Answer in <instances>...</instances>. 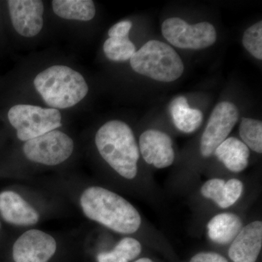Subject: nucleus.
Masks as SVG:
<instances>
[{
  "label": "nucleus",
  "mask_w": 262,
  "mask_h": 262,
  "mask_svg": "<svg viewBox=\"0 0 262 262\" xmlns=\"http://www.w3.org/2000/svg\"><path fill=\"white\" fill-rule=\"evenodd\" d=\"M136 50V46L128 37H110L103 44V52L106 58L113 61L122 62L130 59Z\"/></svg>",
  "instance_id": "obj_21"
},
{
  "label": "nucleus",
  "mask_w": 262,
  "mask_h": 262,
  "mask_svg": "<svg viewBox=\"0 0 262 262\" xmlns=\"http://www.w3.org/2000/svg\"><path fill=\"white\" fill-rule=\"evenodd\" d=\"M80 204L88 218L117 233L134 234L142 226V218L135 207L105 188L91 187L86 189L81 196Z\"/></svg>",
  "instance_id": "obj_1"
},
{
  "label": "nucleus",
  "mask_w": 262,
  "mask_h": 262,
  "mask_svg": "<svg viewBox=\"0 0 262 262\" xmlns=\"http://www.w3.org/2000/svg\"><path fill=\"white\" fill-rule=\"evenodd\" d=\"M130 60L136 73L159 82H173L184 73V63L178 53L171 46L158 40L146 42Z\"/></svg>",
  "instance_id": "obj_4"
},
{
  "label": "nucleus",
  "mask_w": 262,
  "mask_h": 262,
  "mask_svg": "<svg viewBox=\"0 0 262 262\" xmlns=\"http://www.w3.org/2000/svg\"><path fill=\"white\" fill-rule=\"evenodd\" d=\"M12 24L17 32L26 37L37 35L43 27V3L39 0H9Z\"/></svg>",
  "instance_id": "obj_11"
},
{
  "label": "nucleus",
  "mask_w": 262,
  "mask_h": 262,
  "mask_svg": "<svg viewBox=\"0 0 262 262\" xmlns=\"http://www.w3.org/2000/svg\"><path fill=\"white\" fill-rule=\"evenodd\" d=\"M262 248V222L253 221L244 225L228 249L233 262H256Z\"/></svg>",
  "instance_id": "obj_12"
},
{
  "label": "nucleus",
  "mask_w": 262,
  "mask_h": 262,
  "mask_svg": "<svg viewBox=\"0 0 262 262\" xmlns=\"http://www.w3.org/2000/svg\"><path fill=\"white\" fill-rule=\"evenodd\" d=\"M243 45L254 58L262 60V21L246 29L243 37Z\"/></svg>",
  "instance_id": "obj_22"
},
{
  "label": "nucleus",
  "mask_w": 262,
  "mask_h": 262,
  "mask_svg": "<svg viewBox=\"0 0 262 262\" xmlns=\"http://www.w3.org/2000/svg\"><path fill=\"white\" fill-rule=\"evenodd\" d=\"M139 152L147 165L156 169L168 168L175 160L173 141L163 131L149 129L141 134Z\"/></svg>",
  "instance_id": "obj_10"
},
{
  "label": "nucleus",
  "mask_w": 262,
  "mask_h": 262,
  "mask_svg": "<svg viewBox=\"0 0 262 262\" xmlns=\"http://www.w3.org/2000/svg\"><path fill=\"white\" fill-rule=\"evenodd\" d=\"M162 33L172 46L182 49H204L213 46L217 38L214 27L208 22L190 25L179 18L166 19Z\"/></svg>",
  "instance_id": "obj_6"
},
{
  "label": "nucleus",
  "mask_w": 262,
  "mask_h": 262,
  "mask_svg": "<svg viewBox=\"0 0 262 262\" xmlns=\"http://www.w3.org/2000/svg\"><path fill=\"white\" fill-rule=\"evenodd\" d=\"M8 119L20 141H27L61 126V115L56 108L18 104L8 112Z\"/></svg>",
  "instance_id": "obj_5"
},
{
  "label": "nucleus",
  "mask_w": 262,
  "mask_h": 262,
  "mask_svg": "<svg viewBox=\"0 0 262 262\" xmlns=\"http://www.w3.org/2000/svg\"><path fill=\"white\" fill-rule=\"evenodd\" d=\"M189 262H229L220 253L213 251H202L191 258Z\"/></svg>",
  "instance_id": "obj_24"
},
{
  "label": "nucleus",
  "mask_w": 262,
  "mask_h": 262,
  "mask_svg": "<svg viewBox=\"0 0 262 262\" xmlns=\"http://www.w3.org/2000/svg\"><path fill=\"white\" fill-rule=\"evenodd\" d=\"M142 251V246L137 239L125 237L119 241L112 251L100 253L98 262H130L136 259Z\"/></svg>",
  "instance_id": "obj_19"
},
{
  "label": "nucleus",
  "mask_w": 262,
  "mask_h": 262,
  "mask_svg": "<svg viewBox=\"0 0 262 262\" xmlns=\"http://www.w3.org/2000/svg\"><path fill=\"white\" fill-rule=\"evenodd\" d=\"M244 226V221L237 213L222 212L213 215L207 223V237L219 246H229Z\"/></svg>",
  "instance_id": "obj_15"
},
{
  "label": "nucleus",
  "mask_w": 262,
  "mask_h": 262,
  "mask_svg": "<svg viewBox=\"0 0 262 262\" xmlns=\"http://www.w3.org/2000/svg\"><path fill=\"white\" fill-rule=\"evenodd\" d=\"M238 117V110L234 103L224 101L215 106L200 142V152L203 158L213 156L216 148L228 138Z\"/></svg>",
  "instance_id": "obj_8"
},
{
  "label": "nucleus",
  "mask_w": 262,
  "mask_h": 262,
  "mask_svg": "<svg viewBox=\"0 0 262 262\" xmlns=\"http://www.w3.org/2000/svg\"><path fill=\"white\" fill-rule=\"evenodd\" d=\"M0 214L5 222L15 225H34L39 221L37 212L12 191L0 193Z\"/></svg>",
  "instance_id": "obj_14"
},
{
  "label": "nucleus",
  "mask_w": 262,
  "mask_h": 262,
  "mask_svg": "<svg viewBox=\"0 0 262 262\" xmlns=\"http://www.w3.org/2000/svg\"><path fill=\"white\" fill-rule=\"evenodd\" d=\"M56 242L42 231L32 229L15 241L13 257L15 262H48L56 251Z\"/></svg>",
  "instance_id": "obj_9"
},
{
  "label": "nucleus",
  "mask_w": 262,
  "mask_h": 262,
  "mask_svg": "<svg viewBox=\"0 0 262 262\" xmlns=\"http://www.w3.org/2000/svg\"><path fill=\"white\" fill-rule=\"evenodd\" d=\"M73 149V141L70 136L56 130L26 141L23 147L24 155L29 160L46 165L63 163Z\"/></svg>",
  "instance_id": "obj_7"
},
{
  "label": "nucleus",
  "mask_w": 262,
  "mask_h": 262,
  "mask_svg": "<svg viewBox=\"0 0 262 262\" xmlns=\"http://www.w3.org/2000/svg\"><path fill=\"white\" fill-rule=\"evenodd\" d=\"M241 141L258 154L262 153V122L254 119L243 117L239 126Z\"/></svg>",
  "instance_id": "obj_20"
},
{
  "label": "nucleus",
  "mask_w": 262,
  "mask_h": 262,
  "mask_svg": "<svg viewBox=\"0 0 262 262\" xmlns=\"http://www.w3.org/2000/svg\"><path fill=\"white\" fill-rule=\"evenodd\" d=\"M170 113L174 125L184 134H192L203 122V115L201 110L189 107L187 98L184 96L174 98L170 104Z\"/></svg>",
  "instance_id": "obj_17"
},
{
  "label": "nucleus",
  "mask_w": 262,
  "mask_h": 262,
  "mask_svg": "<svg viewBox=\"0 0 262 262\" xmlns=\"http://www.w3.org/2000/svg\"><path fill=\"white\" fill-rule=\"evenodd\" d=\"M134 262H155L151 260V258L143 257L141 258H139V259L136 260V261Z\"/></svg>",
  "instance_id": "obj_25"
},
{
  "label": "nucleus",
  "mask_w": 262,
  "mask_h": 262,
  "mask_svg": "<svg viewBox=\"0 0 262 262\" xmlns=\"http://www.w3.org/2000/svg\"><path fill=\"white\" fill-rule=\"evenodd\" d=\"M200 192L203 198L214 203L221 209L234 206L242 198L244 184L241 179L212 178L203 183Z\"/></svg>",
  "instance_id": "obj_13"
},
{
  "label": "nucleus",
  "mask_w": 262,
  "mask_h": 262,
  "mask_svg": "<svg viewBox=\"0 0 262 262\" xmlns=\"http://www.w3.org/2000/svg\"><path fill=\"white\" fill-rule=\"evenodd\" d=\"M34 84L45 102L56 110L75 106L89 92L84 77L66 66L46 69L36 77Z\"/></svg>",
  "instance_id": "obj_3"
},
{
  "label": "nucleus",
  "mask_w": 262,
  "mask_h": 262,
  "mask_svg": "<svg viewBox=\"0 0 262 262\" xmlns=\"http://www.w3.org/2000/svg\"><path fill=\"white\" fill-rule=\"evenodd\" d=\"M213 155L229 171L238 173L248 166L250 149L237 138L228 137L216 148Z\"/></svg>",
  "instance_id": "obj_16"
},
{
  "label": "nucleus",
  "mask_w": 262,
  "mask_h": 262,
  "mask_svg": "<svg viewBox=\"0 0 262 262\" xmlns=\"http://www.w3.org/2000/svg\"><path fill=\"white\" fill-rule=\"evenodd\" d=\"M131 28L132 23L130 20H122L113 26L108 30V34L111 38L128 37Z\"/></svg>",
  "instance_id": "obj_23"
},
{
  "label": "nucleus",
  "mask_w": 262,
  "mask_h": 262,
  "mask_svg": "<svg viewBox=\"0 0 262 262\" xmlns=\"http://www.w3.org/2000/svg\"><path fill=\"white\" fill-rule=\"evenodd\" d=\"M98 152L110 167L122 178L136 179L140 159L139 145L129 125L120 120H112L96 133Z\"/></svg>",
  "instance_id": "obj_2"
},
{
  "label": "nucleus",
  "mask_w": 262,
  "mask_h": 262,
  "mask_svg": "<svg viewBox=\"0 0 262 262\" xmlns=\"http://www.w3.org/2000/svg\"><path fill=\"white\" fill-rule=\"evenodd\" d=\"M53 9L60 18L89 21L94 18L96 8L91 0H54Z\"/></svg>",
  "instance_id": "obj_18"
}]
</instances>
